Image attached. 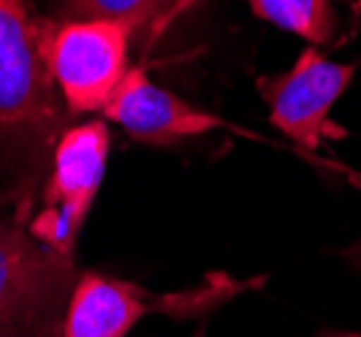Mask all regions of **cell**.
Returning a JSON list of instances; mask_svg holds the SVG:
<instances>
[{"instance_id": "5", "label": "cell", "mask_w": 361, "mask_h": 337, "mask_svg": "<svg viewBox=\"0 0 361 337\" xmlns=\"http://www.w3.org/2000/svg\"><path fill=\"white\" fill-rule=\"evenodd\" d=\"M111 133L108 124L94 119L68 127L51 152V176L46 181L41 211L27 230L57 254L73 257L81 227L97 200L106 176Z\"/></svg>"}, {"instance_id": "7", "label": "cell", "mask_w": 361, "mask_h": 337, "mask_svg": "<svg viewBox=\"0 0 361 337\" xmlns=\"http://www.w3.org/2000/svg\"><path fill=\"white\" fill-rule=\"evenodd\" d=\"M103 116L116 122L130 138L149 146H173L178 140L213 133L224 122L178 94L157 87L146 68H130L119 90L103 108Z\"/></svg>"}, {"instance_id": "3", "label": "cell", "mask_w": 361, "mask_h": 337, "mask_svg": "<svg viewBox=\"0 0 361 337\" xmlns=\"http://www.w3.org/2000/svg\"><path fill=\"white\" fill-rule=\"evenodd\" d=\"M133 30L111 19H41V51L68 114L108 106L130 73Z\"/></svg>"}, {"instance_id": "6", "label": "cell", "mask_w": 361, "mask_h": 337, "mask_svg": "<svg viewBox=\"0 0 361 337\" xmlns=\"http://www.w3.org/2000/svg\"><path fill=\"white\" fill-rule=\"evenodd\" d=\"M356 65L329 60L307 47L286 73L259 76L256 90L270 108V122L302 149H318L329 135V116L353 84Z\"/></svg>"}, {"instance_id": "10", "label": "cell", "mask_w": 361, "mask_h": 337, "mask_svg": "<svg viewBox=\"0 0 361 337\" xmlns=\"http://www.w3.org/2000/svg\"><path fill=\"white\" fill-rule=\"evenodd\" d=\"M318 337H361V332H321Z\"/></svg>"}, {"instance_id": "8", "label": "cell", "mask_w": 361, "mask_h": 337, "mask_svg": "<svg viewBox=\"0 0 361 337\" xmlns=\"http://www.w3.org/2000/svg\"><path fill=\"white\" fill-rule=\"evenodd\" d=\"M192 0H60V6L73 19H111L133 30V38H140L143 47L157 41Z\"/></svg>"}, {"instance_id": "11", "label": "cell", "mask_w": 361, "mask_h": 337, "mask_svg": "<svg viewBox=\"0 0 361 337\" xmlns=\"http://www.w3.org/2000/svg\"><path fill=\"white\" fill-rule=\"evenodd\" d=\"M195 337H205V332H202V329H197V332H195Z\"/></svg>"}, {"instance_id": "1", "label": "cell", "mask_w": 361, "mask_h": 337, "mask_svg": "<svg viewBox=\"0 0 361 337\" xmlns=\"http://www.w3.org/2000/svg\"><path fill=\"white\" fill-rule=\"evenodd\" d=\"M78 276L73 257L0 219V337H62Z\"/></svg>"}, {"instance_id": "4", "label": "cell", "mask_w": 361, "mask_h": 337, "mask_svg": "<svg viewBox=\"0 0 361 337\" xmlns=\"http://www.w3.org/2000/svg\"><path fill=\"white\" fill-rule=\"evenodd\" d=\"M243 289L248 283H235L224 276L189 291L151 294L133 281L81 273L65 310L62 337H130L149 313H167L173 319L202 316Z\"/></svg>"}, {"instance_id": "2", "label": "cell", "mask_w": 361, "mask_h": 337, "mask_svg": "<svg viewBox=\"0 0 361 337\" xmlns=\"http://www.w3.org/2000/svg\"><path fill=\"white\" fill-rule=\"evenodd\" d=\"M41 19L30 0H0V135L57 143L68 108L44 62Z\"/></svg>"}, {"instance_id": "9", "label": "cell", "mask_w": 361, "mask_h": 337, "mask_svg": "<svg viewBox=\"0 0 361 337\" xmlns=\"http://www.w3.org/2000/svg\"><path fill=\"white\" fill-rule=\"evenodd\" d=\"M259 19L305 38L310 47L329 44L337 32L331 0H245Z\"/></svg>"}]
</instances>
